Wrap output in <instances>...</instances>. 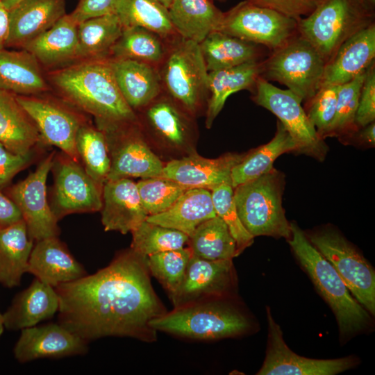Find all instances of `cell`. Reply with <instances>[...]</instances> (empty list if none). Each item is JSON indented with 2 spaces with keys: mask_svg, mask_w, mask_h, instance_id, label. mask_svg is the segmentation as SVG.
I'll return each instance as SVG.
<instances>
[{
  "mask_svg": "<svg viewBox=\"0 0 375 375\" xmlns=\"http://www.w3.org/2000/svg\"><path fill=\"white\" fill-rule=\"evenodd\" d=\"M147 257L120 251L94 274L55 287L58 323L87 342L107 336L156 339L152 320L167 311L151 282Z\"/></svg>",
  "mask_w": 375,
  "mask_h": 375,
  "instance_id": "1",
  "label": "cell"
},
{
  "mask_svg": "<svg viewBox=\"0 0 375 375\" xmlns=\"http://www.w3.org/2000/svg\"><path fill=\"white\" fill-rule=\"evenodd\" d=\"M51 76L64 97L93 115L96 122L138 119L117 87L108 58L84 60L60 69Z\"/></svg>",
  "mask_w": 375,
  "mask_h": 375,
  "instance_id": "2",
  "label": "cell"
},
{
  "mask_svg": "<svg viewBox=\"0 0 375 375\" xmlns=\"http://www.w3.org/2000/svg\"><path fill=\"white\" fill-rule=\"evenodd\" d=\"M288 240L301 266L322 297L334 312L343 335L356 333L371 322L369 312L353 297L333 267L310 243L306 233L294 222Z\"/></svg>",
  "mask_w": 375,
  "mask_h": 375,
  "instance_id": "3",
  "label": "cell"
},
{
  "mask_svg": "<svg viewBox=\"0 0 375 375\" xmlns=\"http://www.w3.org/2000/svg\"><path fill=\"white\" fill-rule=\"evenodd\" d=\"M208 299L176 307L150 323L156 331L197 340H217L247 332L251 324L236 307Z\"/></svg>",
  "mask_w": 375,
  "mask_h": 375,
  "instance_id": "4",
  "label": "cell"
},
{
  "mask_svg": "<svg viewBox=\"0 0 375 375\" xmlns=\"http://www.w3.org/2000/svg\"><path fill=\"white\" fill-rule=\"evenodd\" d=\"M283 174L273 168L269 172L233 188L239 217L253 237L267 235L290 239V223L282 206Z\"/></svg>",
  "mask_w": 375,
  "mask_h": 375,
  "instance_id": "5",
  "label": "cell"
},
{
  "mask_svg": "<svg viewBox=\"0 0 375 375\" xmlns=\"http://www.w3.org/2000/svg\"><path fill=\"white\" fill-rule=\"evenodd\" d=\"M374 10L360 0H324L297 22L298 33L326 63L343 42L374 23Z\"/></svg>",
  "mask_w": 375,
  "mask_h": 375,
  "instance_id": "6",
  "label": "cell"
},
{
  "mask_svg": "<svg viewBox=\"0 0 375 375\" xmlns=\"http://www.w3.org/2000/svg\"><path fill=\"white\" fill-rule=\"evenodd\" d=\"M162 92L194 117L206 104L208 71L199 44L178 37L158 67Z\"/></svg>",
  "mask_w": 375,
  "mask_h": 375,
  "instance_id": "7",
  "label": "cell"
},
{
  "mask_svg": "<svg viewBox=\"0 0 375 375\" xmlns=\"http://www.w3.org/2000/svg\"><path fill=\"white\" fill-rule=\"evenodd\" d=\"M324 66L317 51L298 34L260 62V76L287 86L306 102L319 88Z\"/></svg>",
  "mask_w": 375,
  "mask_h": 375,
  "instance_id": "8",
  "label": "cell"
},
{
  "mask_svg": "<svg viewBox=\"0 0 375 375\" xmlns=\"http://www.w3.org/2000/svg\"><path fill=\"white\" fill-rule=\"evenodd\" d=\"M97 124L105 135L110 154L107 180L161 176L164 165L149 146L138 119Z\"/></svg>",
  "mask_w": 375,
  "mask_h": 375,
  "instance_id": "9",
  "label": "cell"
},
{
  "mask_svg": "<svg viewBox=\"0 0 375 375\" xmlns=\"http://www.w3.org/2000/svg\"><path fill=\"white\" fill-rule=\"evenodd\" d=\"M306 235L333 265L356 300L374 315L375 272L368 261L333 228H323Z\"/></svg>",
  "mask_w": 375,
  "mask_h": 375,
  "instance_id": "10",
  "label": "cell"
},
{
  "mask_svg": "<svg viewBox=\"0 0 375 375\" xmlns=\"http://www.w3.org/2000/svg\"><path fill=\"white\" fill-rule=\"evenodd\" d=\"M219 31L272 51L298 35L297 21L274 10L243 1L224 12Z\"/></svg>",
  "mask_w": 375,
  "mask_h": 375,
  "instance_id": "11",
  "label": "cell"
},
{
  "mask_svg": "<svg viewBox=\"0 0 375 375\" xmlns=\"http://www.w3.org/2000/svg\"><path fill=\"white\" fill-rule=\"evenodd\" d=\"M252 99L277 117L297 144V152L319 160L324 159L328 146L310 122L299 97L288 89L278 88L260 76Z\"/></svg>",
  "mask_w": 375,
  "mask_h": 375,
  "instance_id": "12",
  "label": "cell"
},
{
  "mask_svg": "<svg viewBox=\"0 0 375 375\" xmlns=\"http://www.w3.org/2000/svg\"><path fill=\"white\" fill-rule=\"evenodd\" d=\"M54 156V152L49 154L34 172L8 188L6 194L19 208L29 237L36 242L57 237L60 233L58 219L47 197V180Z\"/></svg>",
  "mask_w": 375,
  "mask_h": 375,
  "instance_id": "13",
  "label": "cell"
},
{
  "mask_svg": "<svg viewBox=\"0 0 375 375\" xmlns=\"http://www.w3.org/2000/svg\"><path fill=\"white\" fill-rule=\"evenodd\" d=\"M55 183L51 209L58 219L72 213L93 212L102 208L103 185L83 166L65 153L54 158Z\"/></svg>",
  "mask_w": 375,
  "mask_h": 375,
  "instance_id": "14",
  "label": "cell"
},
{
  "mask_svg": "<svg viewBox=\"0 0 375 375\" xmlns=\"http://www.w3.org/2000/svg\"><path fill=\"white\" fill-rule=\"evenodd\" d=\"M268 340L266 356L258 375H333L356 364L352 357L319 360L308 358L293 352L285 344L280 326L267 308Z\"/></svg>",
  "mask_w": 375,
  "mask_h": 375,
  "instance_id": "15",
  "label": "cell"
},
{
  "mask_svg": "<svg viewBox=\"0 0 375 375\" xmlns=\"http://www.w3.org/2000/svg\"><path fill=\"white\" fill-rule=\"evenodd\" d=\"M16 97L36 125L40 140L79 162L76 138L83 124L80 118L71 110L47 99L17 94Z\"/></svg>",
  "mask_w": 375,
  "mask_h": 375,
  "instance_id": "16",
  "label": "cell"
},
{
  "mask_svg": "<svg viewBox=\"0 0 375 375\" xmlns=\"http://www.w3.org/2000/svg\"><path fill=\"white\" fill-rule=\"evenodd\" d=\"M232 259L210 260L192 255L183 281L170 299L174 307L222 298L234 283Z\"/></svg>",
  "mask_w": 375,
  "mask_h": 375,
  "instance_id": "17",
  "label": "cell"
},
{
  "mask_svg": "<svg viewBox=\"0 0 375 375\" xmlns=\"http://www.w3.org/2000/svg\"><path fill=\"white\" fill-rule=\"evenodd\" d=\"M142 110L139 122L144 130L165 147H191L195 135L193 116L162 92Z\"/></svg>",
  "mask_w": 375,
  "mask_h": 375,
  "instance_id": "18",
  "label": "cell"
},
{
  "mask_svg": "<svg viewBox=\"0 0 375 375\" xmlns=\"http://www.w3.org/2000/svg\"><path fill=\"white\" fill-rule=\"evenodd\" d=\"M88 344L59 323L48 324L21 330L13 353L17 361L24 363L44 358L84 355Z\"/></svg>",
  "mask_w": 375,
  "mask_h": 375,
  "instance_id": "19",
  "label": "cell"
},
{
  "mask_svg": "<svg viewBox=\"0 0 375 375\" xmlns=\"http://www.w3.org/2000/svg\"><path fill=\"white\" fill-rule=\"evenodd\" d=\"M244 155L228 153L217 158H206L192 151L164 165L160 177L175 181L188 189L210 190L224 183L231 184V170Z\"/></svg>",
  "mask_w": 375,
  "mask_h": 375,
  "instance_id": "20",
  "label": "cell"
},
{
  "mask_svg": "<svg viewBox=\"0 0 375 375\" xmlns=\"http://www.w3.org/2000/svg\"><path fill=\"white\" fill-rule=\"evenodd\" d=\"M101 223L106 231L131 233L149 216L137 183L129 178L107 180L102 190Z\"/></svg>",
  "mask_w": 375,
  "mask_h": 375,
  "instance_id": "21",
  "label": "cell"
},
{
  "mask_svg": "<svg viewBox=\"0 0 375 375\" xmlns=\"http://www.w3.org/2000/svg\"><path fill=\"white\" fill-rule=\"evenodd\" d=\"M66 15L65 0H22L8 10L6 47H20Z\"/></svg>",
  "mask_w": 375,
  "mask_h": 375,
  "instance_id": "22",
  "label": "cell"
},
{
  "mask_svg": "<svg viewBox=\"0 0 375 375\" xmlns=\"http://www.w3.org/2000/svg\"><path fill=\"white\" fill-rule=\"evenodd\" d=\"M374 58L375 23H373L343 42L325 63L320 87L339 85L350 81L365 71Z\"/></svg>",
  "mask_w": 375,
  "mask_h": 375,
  "instance_id": "23",
  "label": "cell"
},
{
  "mask_svg": "<svg viewBox=\"0 0 375 375\" xmlns=\"http://www.w3.org/2000/svg\"><path fill=\"white\" fill-rule=\"evenodd\" d=\"M27 272L53 288L88 274L58 236L37 241L31 253Z\"/></svg>",
  "mask_w": 375,
  "mask_h": 375,
  "instance_id": "24",
  "label": "cell"
},
{
  "mask_svg": "<svg viewBox=\"0 0 375 375\" xmlns=\"http://www.w3.org/2000/svg\"><path fill=\"white\" fill-rule=\"evenodd\" d=\"M108 59L119 91L135 112L162 92L157 67L131 59Z\"/></svg>",
  "mask_w": 375,
  "mask_h": 375,
  "instance_id": "25",
  "label": "cell"
},
{
  "mask_svg": "<svg viewBox=\"0 0 375 375\" xmlns=\"http://www.w3.org/2000/svg\"><path fill=\"white\" fill-rule=\"evenodd\" d=\"M59 299L55 288L35 278L19 293L3 314L5 328L17 331L36 326L58 312Z\"/></svg>",
  "mask_w": 375,
  "mask_h": 375,
  "instance_id": "26",
  "label": "cell"
},
{
  "mask_svg": "<svg viewBox=\"0 0 375 375\" xmlns=\"http://www.w3.org/2000/svg\"><path fill=\"white\" fill-rule=\"evenodd\" d=\"M216 215L210 190L190 188L165 211L149 215L146 220L179 231L190 238L199 224Z\"/></svg>",
  "mask_w": 375,
  "mask_h": 375,
  "instance_id": "27",
  "label": "cell"
},
{
  "mask_svg": "<svg viewBox=\"0 0 375 375\" xmlns=\"http://www.w3.org/2000/svg\"><path fill=\"white\" fill-rule=\"evenodd\" d=\"M260 60L208 72L206 126L211 128L228 97L242 90H254L260 74Z\"/></svg>",
  "mask_w": 375,
  "mask_h": 375,
  "instance_id": "28",
  "label": "cell"
},
{
  "mask_svg": "<svg viewBox=\"0 0 375 375\" xmlns=\"http://www.w3.org/2000/svg\"><path fill=\"white\" fill-rule=\"evenodd\" d=\"M78 23L66 14L50 28L22 47L46 66L77 58Z\"/></svg>",
  "mask_w": 375,
  "mask_h": 375,
  "instance_id": "29",
  "label": "cell"
},
{
  "mask_svg": "<svg viewBox=\"0 0 375 375\" xmlns=\"http://www.w3.org/2000/svg\"><path fill=\"white\" fill-rule=\"evenodd\" d=\"M168 10L176 33L197 43L219 31L224 16L212 0H172Z\"/></svg>",
  "mask_w": 375,
  "mask_h": 375,
  "instance_id": "30",
  "label": "cell"
},
{
  "mask_svg": "<svg viewBox=\"0 0 375 375\" xmlns=\"http://www.w3.org/2000/svg\"><path fill=\"white\" fill-rule=\"evenodd\" d=\"M40 140L36 125L16 94L0 90V143L10 152L24 155Z\"/></svg>",
  "mask_w": 375,
  "mask_h": 375,
  "instance_id": "31",
  "label": "cell"
},
{
  "mask_svg": "<svg viewBox=\"0 0 375 375\" xmlns=\"http://www.w3.org/2000/svg\"><path fill=\"white\" fill-rule=\"evenodd\" d=\"M39 62L27 51L0 49V90L29 96L47 90Z\"/></svg>",
  "mask_w": 375,
  "mask_h": 375,
  "instance_id": "32",
  "label": "cell"
},
{
  "mask_svg": "<svg viewBox=\"0 0 375 375\" xmlns=\"http://www.w3.org/2000/svg\"><path fill=\"white\" fill-rule=\"evenodd\" d=\"M23 219L0 230V284L12 288L21 283L27 272L33 247Z\"/></svg>",
  "mask_w": 375,
  "mask_h": 375,
  "instance_id": "33",
  "label": "cell"
},
{
  "mask_svg": "<svg viewBox=\"0 0 375 375\" xmlns=\"http://www.w3.org/2000/svg\"><path fill=\"white\" fill-rule=\"evenodd\" d=\"M297 146L289 132L278 120L274 137L267 144L244 153L232 169L231 185L235 188L269 172L281 154L297 151Z\"/></svg>",
  "mask_w": 375,
  "mask_h": 375,
  "instance_id": "34",
  "label": "cell"
},
{
  "mask_svg": "<svg viewBox=\"0 0 375 375\" xmlns=\"http://www.w3.org/2000/svg\"><path fill=\"white\" fill-rule=\"evenodd\" d=\"M199 44L208 72L259 60L258 44L219 31L208 34Z\"/></svg>",
  "mask_w": 375,
  "mask_h": 375,
  "instance_id": "35",
  "label": "cell"
},
{
  "mask_svg": "<svg viewBox=\"0 0 375 375\" xmlns=\"http://www.w3.org/2000/svg\"><path fill=\"white\" fill-rule=\"evenodd\" d=\"M115 14L124 28H144L168 42L180 37L171 22L168 9L156 0H117Z\"/></svg>",
  "mask_w": 375,
  "mask_h": 375,
  "instance_id": "36",
  "label": "cell"
},
{
  "mask_svg": "<svg viewBox=\"0 0 375 375\" xmlns=\"http://www.w3.org/2000/svg\"><path fill=\"white\" fill-rule=\"evenodd\" d=\"M115 13L91 18L78 24L77 58H108L123 31Z\"/></svg>",
  "mask_w": 375,
  "mask_h": 375,
  "instance_id": "37",
  "label": "cell"
},
{
  "mask_svg": "<svg viewBox=\"0 0 375 375\" xmlns=\"http://www.w3.org/2000/svg\"><path fill=\"white\" fill-rule=\"evenodd\" d=\"M168 42L141 27H125L111 48L108 58L131 59L158 67L165 58Z\"/></svg>",
  "mask_w": 375,
  "mask_h": 375,
  "instance_id": "38",
  "label": "cell"
},
{
  "mask_svg": "<svg viewBox=\"0 0 375 375\" xmlns=\"http://www.w3.org/2000/svg\"><path fill=\"white\" fill-rule=\"evenodd\" d=\"M188 244L192 255L206 260H233L238 256L235 239L217 215L199 224Z\"/></svg>",
  "mask_w": 375,
  "mask_h": 375,
  "instance_id": "39",
  "label": "cell"
},
{
  "mask_svg": "<svg viewBox=\"0 0 375 375\" xmlns=\"http://www.w3.org/2000/svg\"><path fill=\"white\" fill-rule=\"evenodd\" d=\"M76 148L88 174L103 185L108 179L110 158L103 132L83 123L78 130Z\"/></svg>",
  "mask_w": 375,
  "mask_h": 375,
  "instance_id": "40",
  "label": "cell"
},
{
  "mask_svg": "<svg viewBox=\"0 0 375 375\" xmlns=\"http://www.w3.org/2000/svg\"><path fill=\"white\" fill-rule=\"evenodd\" d=\"M131 234V248L147 257L183 248L189 241V236L183 232L147 220L142 222Z\"/></svg>",
  "mask_w": 375,
  "mask_h": 375,
  "instance_id": "41",
  "label": "cell"
},
{
  "mask_svg": "<svg viewBox=\"0 0 375 375\" xmlns=\"http://www.w3.org/2000/svg\"><path fill=\"white\" fill-rule=\"evenodd\" d=\"M192 255L189 247H183L147 257V266L151 275L158 279L169 296L180 287Z\"/></svg>",
  "mask_w": 375,
  "mask_h": 375,
  "instance_id": "42",
  "label": "cell"
},
{
  "mask_svg": "<svg viewBox=\"0 0 375 375\" xmlns=\"http://www.w3.org/2000/svg\"><path fill=\"white\" fill-rule=\"evenodd\" d=\"M365 74V71L339 85L335 117L329 137H350L358 130L356 115Z\"/></svg>",
  "mask_w": 375,
  "mask_h": 375,
  "instance_id": "43",
  "label": "cell"
},
{
  "mask_svg": "<svg viewBox=\"0 0 375 375\" xmlns=\"http://www.w3.org/2000/svg\"><path fill=\"white\" fill-rule=\"evenodd\" d=\"M139 195L149 215L165 211L188 190L172 180L153 177L137 183Z\"/></svg>",
  "mask_w": 375,
  "mask_h": 375,
  "instance_id": "44",
  "label": "cell"
},
{
  "mask_svg": "<svg viewBox=\"0 0 375 375\" xmlns=\"http://www.w3.org/2000/svg\"><path fill=\"white\" fill-rule=\"evenodd\" d=\"M216 215L226 224L235 240L238 254L249 247L253 237L242 224L233 199V188L231 183H224L210 190Z\"/></svg>",
  "mask_w": 375,
  "mask_h": 375,
  "instance_id": "45",
  "label": "cell"
},
{
  "mask_svg": "<svg viewBox=\"0 0 375 375\" xmlns=\"http://www.w3.org/2000/svg\"><path fill=\"white\" fill-rule=\"evenodd\" d=\"M339 85L321 86L315 95L305 102L306 113L322 139L329 137L335 117Z\"/></svg>",
  "mask_w": 375,
  "mask_h": 375,
  "instance_id": "46",
  "label": "cell"
},
{
  "mask_svg": "<svg viewBox=\"0 0 375 375\" xmlns=\"http://www.w3.org/2000/svg\"><path fill=\"white\" fill-rule=\"evenodd\" d=\"M374 120L375 62L373 61L365 70L356 115V124L359 128L374 122Z\"/></svg>",
  "mask_w": 375,
  "mask_h": 375,
  "instance_id": "47",
  "label": "cell"
},
{
  "mask_svg": "<svg viewBox=\"0 0 375 375\" xmlns=\"http://www.w3.org/2000/svg\"><path fill=\"white\" fill-rule=\"evenodd\" d=\"M296 21L308 16L324 0H249Z\"/></svg>",
  "mask_w": 375,
  "mask_h": 375,
  "instance_id": "48",
  "label": "cell"
},
{
  "mask_svg": "<svg viewBox=\"0 0 375 375\" xmlns=\"http://www.w3.org/2000/svg\"><path fill=\"white\" fill-rule=\"evenodd\" d=\"M32 156V151L24 155L13 153L0 143V190L30 163Z\"/></svg>",
  "mask_w": 375,
  "mask_h": 375,
  "instance_id": "49",
  "label": "cell"
},
{
  "mask_svg": "<svg viewBox=\"0 0 375 375\" xmlns=\"http://www.w3.org/2000/svg\"><path fill=\"white\" fill-rule=\"evenodd\" d=\"M117 0H80L70 13L79 24L87 19L115 13Z\"/></svg>",
  "mask_w": 375,
  "mask_h": 375,
  "instance_id": "50",
  "label": "cell"
},
{
  "mask_svg": "<svg viewBox=\"0 0 375 375\" xmlns=\"http://www.w3.org/2000/svg\"><path fill=\"white\" fill-rule=\"evenodd\" d=\"M22 219L15 203L0 192V230L4 229Z\"/></svg>",
  "mask_w": 375,
  "mask_h": 375,
  "instance_id": "51",
  "label": "cell"
},
{
  "mask_svg": "<svg viewBox=\"0 0 375 375\" xmlns=\"http://www.w3.org/2000/svg\"><path fill=\"white\" fill-rule=\"evenodd\" d=\"M9 33L8 10L0 0V49L6 47Z\"/></svg>",
  "mask_w": 375,
  "mask_h": 375,
  "instance_id": "52",
  "label": "cell"
},
{
  "mask_svg": "<svg viewBox=\"0 0 375 375\" xmlns=\"http://www.w3.org/2000/svg\"><path fill=\"white\" fill-rule=\"evenodd\" d=\"M358 138L360 142L374 146L375 144V123L374 122L359 128Z\"/></svg>",
  "mask_w": 375,
  "mask_h": 375,
  "instance_id": "53",
  "label": "cell"
},
{
  "mask_svg": "<svg viewBox=\"0 0 375 375\" xmlns=\"http://www.w3.org/2000/svg\"><path fill=\"white\" fill-rule=\"evenodd\" d=\"M22 0H1L5 8L9 10Z\"/></svg>",
  "mask_w": 375,
  "mask_h": 375,
  "instance_id": "54",
  "label": "cell"
},
{
  "mask_svg": "<svg viewBox=\"0 0 375 375\" xmlns=\"http://www.w3.org/2000/svg\"><path fill=\"white\" fill-rule=\"evenodd\" d=\"M368 8L374 10L375 8V0H360Z\"/></svg>",
  "mask_w": 375,
  "mask_h": 375,
  "instance_id": "55",
  "label": "cell"
},
{
  "mask_svg": "<svg viewBox=\"0 0 375 375\" xmlns=\"http://www.w3.org/2000/svg\"><path fill=\"white\" fill-rule=\"evenodd\" d=\"M4 318L3 315L0 312V337L2 335L4 330Z\"/></svg>",
  "mask_w": 375,
  "mask_h": 375,
  "instance_id": "56",
  "label": "cell"
},
{
  "mask_svg": "<svg viewBox=\"0 0 375 375\" xmlns=\"http://www.w3.org/2000/svg\"><path fill=\"white\" fill-rule=\"evenodd\" d=\"M159 3H160L162 5H163L165 7H166L167 9L169 8L172 0H156Z\"/></svg>",
  "mask_w": 375,
  "mask_h": 375,
  "instance_id": "57",
  "label": "cell"
},
{
  "mask_svg": "<svg viewBox=\"0 0 375 375\" xmlns=\"http://www.w3.org/2000/svg\"><path fill=\"white\" fill-rule=\"evenodd\" d=\"M216 1H225L226 0H216Z\"/></svg>",
  "mask_w": 375,
  "mask_h": 375,
  "instance_id": "58",
  "label": "cell"
}]
</instances>
